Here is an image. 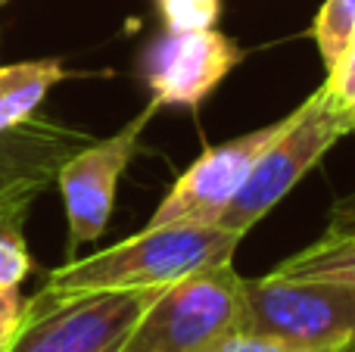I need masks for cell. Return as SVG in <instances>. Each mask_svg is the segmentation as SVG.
Instances as JSON below:
<instances>
[{"instance_id":"cell-17","label":"cell","mask_w":355,"mask_h":352,"mask_svg":"<svg viewBox=\"0 0 355 352\" xmlns=\"http://www.w3.org/2000/svg\"><path fill=\"white\" fill-rule=\"evenodd\" d=\"M221 352H324V349H309V346H296V343H287V340H275V337L240 331V334H234L221 346Z\"/></svg>"},{"instance_id":"cell-6","label":"cell","mask_w":355,"mask_h":352,"mask_svg":"<svg viewBox=\"0 0 355 352\" xmlns=\"http://www.w3.org/2000/svg\"><path fill=\"white\" fill-rule=\"evenodd\" d=\"M159 112V106L150 100L147 109L137 112L125 128H119L112 137L91 141L72 153L56 172V187L62 193L69 222V256H75L85 243H94L106 231L116 206V187L125 168L141 150V134L150 125V118Z\"/></svg>"},{"instance_id":"cell-18","label":"cell","mask_w":355,"mask_h":352,"mask_svg":"<svg viewBox=\"0 0 355 352\" xmlns=\"http://www.w3.org/2000/svg\"><path fill=\"white\" fill-rule=\"evenodd\" d=\"M331 228H343L355 231V191L346 193L343 200H337L331 209Z\"/></svg>"},{"instance_id":"cell-12","label":"cell","mask_w":355,"mask_h":352,"mask_svg":"<svg viewBox=\"0 0 355 352\" xmlns=\"http://www.w3.org/2000/svg\"><path fill=\"white\" fill-rule=\"evenodd\" d=\"M312 37L318 44L324 69L331 72L355 44V0H324L315 16Z\"/></svg>"},{"instance_id":"cell-7","label":"cell","mask_w":355,"mask_h":352,"mask_svg":"<svg viewBox=\"0 0 355 352\" xmlns=\"http://www.w3.org/2000/svg\"><path fill=\"white\" fill-rule=\"evenodd\" d=\"M281 125L284 118L218 147H209L193 166L178 175L172 191L156 206L147 225H218V218L240 193L246 175L252 172L262 150L275 141Z\"/></svg>"},{"instance_id":"cell-4","label":"cell","mask_w":355,"mask_h":352,"mask_svg":"<svg viewBox=\"0 0 355 352\" xmlns=\"http://www.w3.org/2000/svg\"><path fill=\"white\" fill-rule=\"evenodd\" d=\"M243 331L324 352H355V287L265 274L243 278Z\"/></svg>"},{"instance_id":"cell-3","label":"cell","mask_w":355,"mask_h":352,"mask_svg":"<svg viewBox=\"0 0 355 352\" xmlns=\"http://www.w3.org/2000/svg\"><path fill=\"white\" fill-rule=\"evenodd\" d=\"M352 134V125L346 112L334 103L327 87L321 85L309 94L290 116H284L281 131L275 141L262 150L252 172L246 175L240 193L231 200L225 215L218 218V228L243 237L256 222H262L290 191L302 181L309 168L321 162V156L340 141Z\"/></svg>"},{"instance_id":"cell-1","label":"cell","mask_w":355,"mask_h":352,"mask_svg":"<svg viewBox=\"0 0 355 352\" xmlns=\"http://www.w3.org/2000/svg\"><path fill=\"white\" fill-rule=\"evenodd\" d=\"M240 237L218 225H147L135 237L91 256H72L53 268L28 306H47L78 293L168 287L209 265L234 262Z\"/></svg>"},{"instance_id":"cell-14","label":"cell","mask_w":355,"mask_h":352,"mask_svg":"<svg viewBox=\"0 0 355 352\" xmlns=\"http://www.w3.org/2000/svg\"><path fill=\"white\" fill-rule=\"evenodd\" d=\"M31 272V256L22 237V222H0V290L19 287Z\"/></svg>"},{"instance_id":"cell-2","label":"cell","mask_w":355,"mask_h":352,"mask_svg":"<svg viewBox=\"0 0 355 352\" xmlns=\"http://www.w3.org/2000/svg\"><path fill=\"white\" fill-rule=\"evenodd\" d=\"M243 331V278L234 262L162 287L119 352H221Z\"/></svg>"},{"instance_id":"cell-8","label":"cell","mask_w":355,"mask_h":352,"mask_svg":"<svg viewBox=\"0 0 355 352\" xmlns=\"http://www.w3.org/2000/svg\"><path fill=\"white\" fill-rule=\"evenodd\" d=\"M243 50L215 28L166 31L144 53V81L153 103L159 106H196L227 78Z\"/></svg>"},{"instance_id":"cell-10","label":"cell","mask_w":355,"mask_h":352,"mask_svg":"<svg viewBox=\"0 0 355 352\" xmlns=\"http://www.w3.org/2000/svg\"><path fill=\"white\" fill-rule=\"evenodd\" d=\"M66 78L60 60H28L0 66V131L28 122L41 100Z\"/></svg>"},{"instance_id":"cell-11","label":"cell","mask_w":355,"mask_h":352,"mask_svg":"<svg viewBox=\"0 0 355 352\" xmlns=\"http://www.w3.org/2000/svg\"><path fill=\"white\" fill-rule=\"evenodd\" d=\"M281 278L300 281H334L355 287V231L327 228L315 243L293 253L275 268Z\"/></svg>"},{"instance_id":"cell-9","label":"cell","mask_w":355,"mask_h":352,"mask_svg":"<svg viewBox=\"0 0 355 352\" xmlns=\"http://www.w3.org/2000/svg\"><path fill=\"white\" fill-rule=\"evenodd\" d=\"M91 137L31 116L0 131V222H25L31 203L56 184V172Z\"/></svg>"},{"instance_id":"cell-13","label":"cell","mask_w":355,"mask_h":352,"mask_svg":"<svg viewBox=\"0 0 355 352\" xmlns=\"http://www.w3.org/2000/svg\"><path fill=\"white\" fill-rule=\"evenodd\" d=\"M166 31L215 28L221 16V0H156Z\"/></svg>"},{"instance_id":"cell-20","label":"cell","mask_w":355,"mask_h":352,"mask_svg":"<svg viewBox=\"0 0 355 352\" xmlns=\"http://www.w3.org/2000/svg\"><path fill=\"white\" fill-rule=\"evenodd\" d=\"M3 3H6V0H0V6H3Z\"/></svg>"},{"instance_id":"cell-15","label":"cell","mask_w":355,"mask_h":352,"mask_svg":"<svg viewBox=\"0 0 355 352\" xmlns=\"http://www.w3.org/2000/svg\"><path fill=\"white\" fill-rule=\"evenodd\" d=\"M25 315H28V299L19 293V287L0 290V352L12 349L19 331L25 328Z\"/></svg>"},{"instance_id":"cell-19","label":"cell","mask_w":355,"mask_h":352,"mask_svg":"<svg viewBox=\"0 0 355 352\" xmlns=\"http://www.w3.org/2000/svg\"><path fill=\"white\" fill-rule=\"evenodd\" d=\"M346 112V118H349V125H352V131H355V106H352V109H343Z\"/></svg>"},{"instance_id":"cell-16","label":"cell","mask_w":355,"mask_h":352,"mask_svg":"<svg viewBox=\"0 0 355 352\" xmlns=\"http://www.w3.org/2000/svg\"><path fill=\"white\" fill-rule=\"evenodd\" d=\"M324 87H327V94L334 97V103H337L340 109H352L355 106V44L346 50L343 60L327 72Z\"/></svg>"},{"instance_id":"cell-5","label":"cell","mask_w":355,"mask_h":352,"mask_svg":"<svg viewBox=\"0 0 355 352\" xmlns=\"http://www.w3.org/2000/svg\"><path fill=\"white\" fill-rule=\"evenodd\" d=\"M159 290H97L28 306L10 352H119Z\"/></svg>"}]
</instances>
